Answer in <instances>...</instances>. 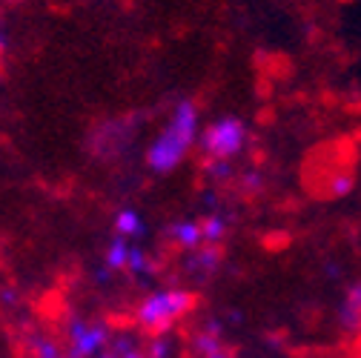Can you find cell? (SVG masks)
<instances>
[{
	"mask_svg": "<svg viewBox=\"0 0 361 358\" xmlns=\"http://www.w3.org/2000/svg\"><path fill=\"white\" fill-rule=\"evenodd\" d=\"M218 264H221V252H218V247H209V244H204V247L187 252V261H184L187 273H190L192 278H198V281L209 278V276L218 270Z\"/></svg>",
	"mask_w": 361,
	"mask_h": 358,
	"instance_id": "8992f818",
	"label": "cell"
},
{
	"mask_svg": "<svg viewBox=\"0 0 361 358\" xmlns=\"http://www.w3.org/2000/svg\"><path fill=\"white\" fill-rule=\"evenodd\" d=\"M166 235H169L172 244H178L180 249H187V252L204 247V230H201V221H195V218H178V221H172Z\"/></svg>",
	"mask_w": 361,
	"mask_h": 358,
	"instance_id": "5b68a950",
	"label": "cell"
},
{
	"mask_svg": "<svg viewBox=\"0 0 361 358\" xmlns=\"http://www.w3.org/2000/svg\"><path fill=\"white\" fill-rule=\"evenodd\" d=\"M201 230H204V244L209 247H218L224 238H227V230H230V221L224 218L221 212H212L201 221Z\"/></svg>",
	"mask_w": 361,
	"mask_h": 358,
	"instance_id": "8fae6325",
	"label": "cell"
},
{
	"mask_svg": "<svg viewBox=\"0 0 361 358\" xmlns=\"http://www.w3.org/2000/svg\"><path fill=\"white\" fill-rule=\"evenodd\" d=\"M201 138V112L198 104L184 98L178 101L164 123V129L155 135V141L147 147V166L155 175H169L190 158Z\"/></svg>",
	"mask_w": 361,
	"mask_h": 358,
	"instance_id": "6da1fadb",
	"label": "cell"
},
{
	"mask_svg": "<svg viewBox=\"0 0 361 358\" xmlns=\"http://www.w3.org/2000/svg\"><path fill=\"white\" fill-rule=\"evenodd\" d=\"M132 244H135V241H126V238H121V235H115V238L109 241L106 255H104V266H106V270H126Z\"/></svg>",
	"mask_w": 361,
	"mask_h": 358,
	"instance_id": "30bf717a",
	"label": "cell"
},
{
	"mask_svg": "<svg viewBox=\"0 0 361 358\" xmlns=\"http://www.w3.org/2000/svg\"><path fill=\"white\" fill-rule=\"evenodd\" d=\"M35 358H69V352H63L55 341L40 338V341H35Z\"/></svg>",
	"mask_w": 361,
	"mask_h": 358,
	"instance_id": "e0dca14e",
	"label": "cell"
},
{
	"mask_svg": "<svg viewBox=\"0 0 361 358\" xmlns=\"http://www.w3.org/2000/svg\"><path fill=\"white\" fill-rule=\"evenodd\" d=\"M355 190V175L350 169H338L333 172V178L327 181V195L330 198H347Z\"/></svg>",
	"mask_w": 361,
	"mask_h": 358,
	"instance_id": "4fadbf2b",
	"label": "cell"
},
{
	"mask_svg": "<svg viewBox=\"0 0 361 358\" xmlns=\"http://www.w3.org/2000/svg\"><path fill=\"white\" fill-rule=\"evenodd\" d=\"M66 335H69V358H98L112 341V333L104 321H83V319L69 321Z\"/></svg>",
	"mask_w": 361,
	"mask_h": 358,
	"instance_id": "277c9868",
	"label": "cell"
},
{
	"mask_svg": "<svg viewBox=\"0 0 361 358\" xmlns=\"http://www.w3.org/2000/svg\"><path fill=\"white\" fill-rule=\"evenodd\" d=\"M192 350H195L198 355H204V358H209V355L221 352V350H224V335H221V327H218L215 321L204 324V327H201V330L192 335Z\"/></svg>",
	"mask_w": 361,
	"mask_h": 358,
	"instance_id": "9c48e42d",
	"label": "cell"
},
{
	"mask_svg": "<svg viewBox=\"0 0 361 358\" xmlns=\"http://www.w3.org/2000/svg\"><path fill=\"white\" fill-rule=\"evenodd\" d=\"M204 172H207L209 181L224 184V181H230V178H233V163L230 161H207Z\"/></svg>",
	"mask_w": 361,
	"mask_h": 358,
	"instance_id": "2e32d148",
	"label": "cell"
},
{
	"mask_svg": "<svg viewBox=\"0 0 361 358\" xmlns=\"http://www.w3.org/2000/svg\"><path fill=\"white\" fill-rule=\"evenodd\" d=\"M201 152L207 161H235L250 144V126L238 115H221L201 132Z\"/></svg>",
	"mask_w": 361,
	"mask_h": 358,
	"instance_id": "3957f363",
	"label": "cell"
},
{
	"mask_svg": "<svg viewBox=\"0 0 361 358\" xmlns=\"http://www.w3.org/2000/svg\"><path fill=\"white\" fill-rule=\"evenodd\" d=\"M126 270H129L135 278L147 281V278L155 273V264L149 261V255H147L138 244H132V252H129V261H126Z\"/></svg>",
	"mask_w": 361,
	"mask_h": 358,
	"instance_id": "7c38bea8",
	"label": "cell"
},
{
	"mask_svg": "<svg viewBox=\"0 0 361 358\" xmlns=\"http://www.w3.org/2000/svg\"><path fill=\"white\" fill-rule=\"evenodd\" d=\"M338 324L347 333H358L361 330V281L350 284L344 292V301L338 307Z\"/></svg>",
	"mask_w": 361,
	"mask_h": 358,
	"instance_id": "52a82bcc",
	"label": "cell"
},
{
	"mask_svg": "<svg viewBox=\"0 0 361 358\" xmlns=\"http://www.w3.org/2000/svg\"><path fill=\"white\" fill-rule=\"evenodd\" d=\"M109 350H112L118 358H149L147 350H141L129 335H118V338H112V341H109Z\"/></svg>",
	"mask_w": 361,
	"mask_h": 358,
	"instance_id": "5bb4252c",
	"label": "cell"
},
{
	"mask_svg": "<svg viewBox=\"0 0 361 358\" xmlns=\"http://www.w3.org/2000/svg\"><path fill=\"white\" fill-rule=\"evenodd\" d=\"M244 187H250L252 192H258V190L264 187V178H261L258 172H247V175H244Z\"/></svg>",
	"mask_w": 361,
	"mask_h": 358,
	"instance_id": "ac0fdd59",
	"label": "cell"
},
{
	"mask_svg": "<svg viewBox=\"0 0 361 358\" xmlns=\"http://www.w3.org/2000/svg\"><path fill=\"white\" fill-rule=\"evenodd\" d=\"M147 355L149 358H175V341H172V335L169 333L155 335L149 341V347H147Z\"/></svg>",
	"mask_w": 361,
	"mask_h": 358,
	"instance_id": "9a60e30c",
	"label": "cell"
},
{
	"mask_svg": "<svg viewBox=\"0 0 361 358\" xmlns=\"http://www.w3.org/2000/svg\"><path fill=\"white\" fill-rule=\"evenodd\" d=\"M115 235H121V238H141V235H147V223H144V218H141V212L138 209H132V206H123V209H118L115 212Z\"/></svg>",
	"mask_w": 361,
	"mask_h": 358,
	"instance_id": "ba28073f",
	"label": "cell"
},
{
	"mask_svg": "<svg viewBox=\"0 0 361 358\" xmlns=\"http://www.w3.org/2000/svg\"><path fill=\"white\" fill-rule=\"evenodd\" d=\"M4 49H6V32L0 29V52H4Z\"/></svg>",
	"mask_w": 361,
	"mask_h": 358,
	"instance_id": "ffe728a7",
	"label": "cell"
},
{
	"mask_svg": "<svg viewBox=\"0 0 361 358\" xmlns=\"http://www.w3.org/2000/svg\"><path fill=\"white\" fill-rule=\"evenodd\" d=\"M195 307V295L190 290H155L141 298V304L135 307V324L144 333L161 335L169 333L180 319L190 316Z\"/></svg>",
	"mask_w": 361,
	"mask_h": 358,
	"instance_id": "7a4b0ae2",
	"label": "cell"
},
{
	"mask_svg": "<svg viewBox=\"0 0 361 358\" xmlns=\"http://www.w3.org/2000/svg\"><path fill=\"white\" fill-rule=\"evenodd\" d=\"M209 358H235V355L227 352V350H221V352H215V355H209Z\"/></svg>",
	"mask_w": 361,
	"mask_h": 358,
	"instance_id": "d6986e66",
	"label": "cell"
}]
</instances>
